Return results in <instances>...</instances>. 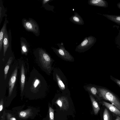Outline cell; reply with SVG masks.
Returning <instances> with one entry per match:
<instances>
[{"label": "cell", "instance_id": "cell-1", "mask_svg": "<svg viewBox=\"0 0 120 120\" xmlns=\"http://www.w3.org/2000/svg\"><path fill=\"white\" fill-rule=\"evenodd\" d=\"M99 95L102 99L109 101L120 110V99L112 92L105 88L98 87Z\"/></svg>", "mask_w": 120, "mask_h": 120}, {"label": "cell", "instance_id": "cell-2", "mask_svg": "<svg viewBox=\"0 0 120 120\" xmlns=\"http://www.w3.org/2000/svg\"><path fill=\"white\" fill-rule=\"evenodd\" d=\"M38 51L39 60L42 66L50 74L52 70L53 60L49 55L43 49L39 48Z\"/></svg>", "mask_w": 120, "mask_h": 120}, {"label": "cell", "instance_id": "cell-3", "mask_svg": "<svg viewBox=\"0 0 120 120\" xmlns=\"http://www.w3.org/2000/svg\"><path fill=\"white\" fill-rule=\"evenodd\" d=\"M56 45L58 46L59 49L53 47H52L51 48L59 57L66 61L70 62L74 61V58L66 49L63 42L58 43Z\"/></svg>", "mask_w": 120, "mask_h": 120}, {"label": "cell", "instance_id": "cell-4", "mask_svg": "<svg viewBox=\"0 0 120 120\" xmlns=\"http://www.w3.org/2000/svg\"><path fill=\"white\" fill-rule=\"evenodd\" d=\"M96 41V39L92 36L86 37L76 46L75 51L79 53L84 52L90 49Z\"/></svg>", "mask_w": 120, "mask_h": 120}, {"label": "cell", "instance_id": "cell-5", "mask_svg": "<svg viewBox=\"0 0 120 120\" xmlns=\"http://www.w3.org/2000/svg\"><path fill=\"white\" fill-rule=\"evenodd\" d=\"M22 23L26 31L32 32L36 36H38L39 35L40 31L39 26L34 19L31 18L28 19H23L22 20Z\"/></svg>", "mask_w": 120, "mask_h": 120}, {"label": "cell", "instance_id": "cell-6", "mask_svg": "<svg viewBox=\"0 0 120 120\" xmlns=\"http://www.w3.org/2000/svg\"><path fill=\"white\" fill-rule=\"evenodd\" d=\"M56 103L62 110H67L69 108V103L68 98L65 96L59 97L56 102Z\"/></svg>", "mask_w": 120, "mask_h": 120}, {"label": "cell", "instance_id": "cell-7", "mask_svg": "<svg viewBox=\"0 0 120 120\" xmlns=\"http://www.w3.org/2000/svg\"><path fill=\"white\" fill-rule=\"evenodd\" d=\"M18 70V67H16L12 72L9 79V95H11L16 80Z\"/></svg>", "mask_w": 120, "mask_h": 120}, {"label": "cell", "instance_id": "cell-8", "mask_svg": "<svg viewBox=\"0 0 120 120\" xmlns=\"http://www.w3.org/2000/svg\"><path fill=\"white\" fill-rule=\"evenodd\" d=\"M101 103L112 114L120 117V110L115 106L112 104L104 101H102Z\"/></svg>", "mask_w": 120, "mask_h": 120}, {"label": "cell", "instance_id": "cell-9", "mask_svg": "<svg viewBox=\"0 0 120 120\" xmlns=\"http://www.w3.org/2000/svg\"><path fill=\"white\" fill-rule=\"evenodd\" d=\"M84 88L86 90L94 96L98 100L102 99L99 96L98 87L94 86L87 85L84 86Z\"/></svg>", "mask_w": 120, "mask_h": 120}, {"label": "cell", "instance_id": "cell-10", "mask_svg": "<svg viewBox=\"0 0 120 120\" xmlns=\"http://www.w3.org/2000/svg\"><path fill=\"white\" fill-rule=\"evenodd\" d=\"M69 19L71 22L76 24L83 25L84 24V22L83 19L76 12H74V15L70 18Z\"/></svg>", "mask_w": 120, "mask_h": 120}, {"label": "cell", "instance_id": "cell-11", "mask_svg": "<svg viewBox=\"0 0 120 120\" xmlns=\"http://www.w3.org/2000/svg\"><path fill=\"white\" fill-rule=\"evenodd\" d=\"M21 52L22 54L27 55L29 51V45L26 39L23 37L20 38Z\"/></svg>", "mask_w": 120, "mask_h": 120}, {"label": "cell", "instance_id": "cell-12", "mask_svg": "<svg viewBox=\"0 0 120 120\" xmlns=\"http://www.w3.org/2000/svg\"><path fill=\"white\" fill-rule=\"evenodd\" d=\"M8 22L7 18H5L3 26L2 28L0 33V52L2 48L3 41L4 38V33L6 29L7 25Z\"/></svg>", "mask_w": 120, "mask_h": 120}, {"label": "cell", "instance_id": "cell-13", "mask_svg": "<svg viewBox=\"0 0 120 120\" xmlns=\"http://www.w3.org/2000/svg\"><path fill=\"white\" fill-rule=\"evenodd\" d=\"M89 95L94 114L95 115H97L100 110V106L93 95L90 94Z\"/></svg>", "mask_w": 120, "mask_h": 120}, {"label": "cell", "instance_id": "cell-14", "mask_svg": "<svg viewBox=\"0 0 120 120\" xmlns=\"http://www.w3.org/2000/svg\"><path fill=\"white\" fill-rule=\"evenodd\" d=\"M4 56H5L6 52L9 45V42L8 32L7 29L5 30L4 34L3 41Z\"/></svg>", "mask_w": 120, "mask_h": 120}, {"label": "cell", "instance_id": "cell-15", "mask_svg": "<svg viewBox=\"0 0 120 120\" xmlns=\"http://www.w3.org/2000/svg\"><path fill=\"white\" fill-rule=\"evenodd\" d=\"M21 92L22 93L24 88L25 81V69L23 64L21 66Z\"/></svg>", "mask_w": 120, "mask_h": 120}, {"label": "cell", "instance_id": "cell-16", "mask_svg": "<svg viewBox=\"0 0 120 120\" xmlns=\"http://www.w3.org/2000/svg\"><path fill=\"white\" fill-rule=\"evenodd\" d=\"M102 116L103 120H112V114L105 106H104V109L103 110Z\"/></svg>", "mask_w": 120, "mask_h": 120}, {"label": "cell", "instance_id": "cell-17", "mask_svg": "<svg viewBox=\"0 0 120 120\" xmlns=\"http://www.w3.org/2000/svg\"><path fill=\"white\" fill-rule=\"evenodd\" d=\"M88 2L89 4L92 6L104 7L105 5V2L103 0H89Z\"/></svg>", "mask_w": 120, "mask_h": 120}, {"label": "cell", "instance_id": "cell-18", "mask_svg": "<svg viewBox=\"0 0 120 120\" xmlns=\"http://www.w3.org/2000/svg\"><path fill=\"white\" fill-rule=\"evenodd\" d=\"M56 77L57 84L59 88L62 91L66 89V87L60 77L57 74H56Z\"/></svg>", "mask_w": 120, "mask_h": 120}, {"label": "cell", "instance_id": "cell-19", "mask_svg": "<svg viewBox=\"0 0 120 120\" xmlns=\"http://www.w3.org/2000/svg\"><path fill=\"white\" fill-rule=\"evenodd\" d=\"M5 10L3 4L2 0L0 1V25L2 21L3 18L4 16L6 17L7 15L5 14Z\"/></svg>", "mask_w": 120, "mask_h": 120}, {"label": "cell", "instance_id": "cell-20", "mask_svg": "<svg viewBox=\"0 0 120 120\" xmlns=\"http://www.w3.org/2000/svg\"><path fill=\"white\" fill-rule=\"evenodd\" d=\"M13 57H11L8 59V62L5 65L4 69V79H6L7 74L9 70L10 65L11 63Z\"/></svg>", "mask_w": 120, "mask_h": 120}, {"label": "cell", "instance_id": "cell-21", "mask_svg": "<svg viewBox=\"0 0 120 120\" xmlns=\"http://www.w3.org/2000/svg\"><path fill=\"white\" fill-rule=\"evenodd\" d=\"M54 110L52 108L49 107V113L50 120H54Z\"/></svg>", "mask_w": 120, "mask_h": 120}, {"label": "cell", "instance_id": "cell-22", "mask_svg": "<svg viewBox=\"0 0 120 120\" xmlns=\"http://www.w3.org/2000/svg\"><path fill=\"white\" fill-rule=\"evenodd\" d=\"M40 82L39 80L37 79H36L34 81V84L33 86L34 88H36L39 84Z\"/></svg>", "mask_w": 120, "mask_h": 120}, {"label": "cell", "instance_id": "cell-23", "mask_svg": "<svg viewBox=\"0 0 120 120\" xmlns=\"http://www.w3.org/2000/svg\"><path fill=\"white\" fill-rule=\"evenodd\" d=\"M112 114V120H120V117Z\"/></svg>", "mask_w": 120, "mask_h": 120}, {"label": "cell", "instance_id": "cell-24", "mask_svg": "<svg viewBox=\"0 0 120 120\" xmlns=\"http://www.w3.org/2000/svg\"><path fill=\"white\" fill-rule=\"evenodd\" d=\"M112 79V80L115 82H116L117 84H118V85L120 86V80L118 79H115L113 78Z\"/></svg>", "mask_w": 120, "mask_h": 120}, {"label": "cell", "instance_id": "cell-25", "mask_svg": "<svg viewBox=\"0 0 120 120\" xmlns=\"http://www.w3.org/2000/svg\"><path fill=\"white\" fill-rule=\"evenodd\" d=\"M20 115L22 117H24L26 115V112L24 111H21L20 113Z\"/></svg>", "mask_w": 120, "mask_h": 120}, {"label": "cell", "instance_id": "cell-26", "mask_svg": "<svg viewBox=\"0 0 120 120\" xmlns=\"http://www.w3.org/2000/svg\"><path fill=\"white\" fill-rule=\"evenodd\" d=\"M50 1V0H43L42 1V4H45L49 2Z\"/></svg>", "mask_w": 120, "mask_h": 120}, {"label": "cell", "instance_id": "cell-27", "mask_svg": "<svg viewBox=\"0 0 120 120\" xmlns=\"http://www.w3.org/2000/svg\"><path fill=\"white\" fill-rule=\"evenodd\" d=\"M115 18L116 19L115 20L117 21L120 22V17L118 16L116 17Z\"/></svg>", "mask_w": 120, "mask_h": 120}, {"label": "cell", "instance_id": "cell-28", "mask_svg": "<svg viewBox=\"0 0 120 120\" xmlns=\"http://www.w3.org/2000/svg\"><path fill=\"white\" fill-rule=\"evenodd\" d=\"M3 106L2 105H0V111H1L2 109Z\"/></svg>", "mask_w": 120, "mask_h": 120}, {"label": "cell", "instance_id": "cell-29", "mask_svg": "<svg viewBox=\"0 0 120 120\" xmlns=\"http://www.w3.org/2000/svg\"><path fill=\"white\" fill-rule=\"evenodd\" d=\"M10 120H16L15 118L12 117L10 119Z\"/></svg>", "mask_w": 120, "mask_h": 120}]
</instances>
